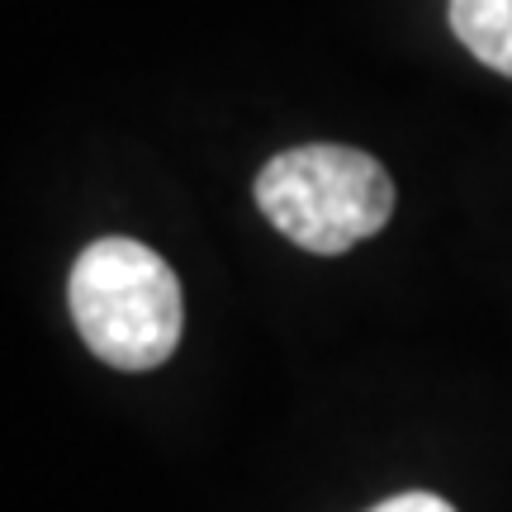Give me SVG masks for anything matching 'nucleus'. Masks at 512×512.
<instances>
[{"mask_svg":"<svg viewBox=\"0 0 512 512\" xmlns=\"http://www.w3.org/2000/svg\"><path fill=\"white\" fill-rule=\"evenodd\" d=\"M72 323L114 370H157L181 342V280L138 238H100L76 256Z\"/></svg>","mask_w":512,"mask_h":512,"instance_id":"obj_1","label":"nucleus"},{"mask_svg":"<svg viewBox=\"0 0 512 512\" xmlns=\"http://www.w3.org/2000/svg\"><path fill=\"white\" fill-rule=\"evenodd\" d=\"M256 204L304 252L342 256L389 223L394 181L361 147L309 143L261 166Z\"/></svg>","mask_w":512,"mask_h":512,"instance_id":"obj_2","label":"nucleus"},{"mask_svg":"<svg viewBox=\"0 0 512 512\" xmlns=\"http://www.w3.org/2000/svg\"><path fill=\"white\" fill-rule=\"evenodd\" d=\"M446 15L484 67L512 76V0H446Z\"/></svg>","mask_w":512,"mask_h":512,"instance_id":"obj_3","label":"nucleus"},{"mask_svg":"<svg viewBox=\"0 0 512 512\" xmlns=\"http://www.w3.org/2000/svg\"><path fill=\"white\" fill-rule=\"evenodd\" d=\"M370 512H456L446 498L437 494H422V489H413V494H394V498H384V503H375Z\"/></svg>","mask_w":512,"mask_h":512,"instance_id":"obj_4","label":"nucleus"}]
</instances>
